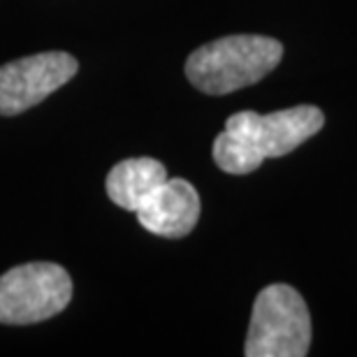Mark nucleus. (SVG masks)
Returning a JSON list of instances; mask_svg holds the SVG:
<instances>
[{
    "mask_svg": "<svg viewBox=\"0 0 357 357\" xmlns=\"http://www.w3.org/2000/svg\"><path fill=\"white\" fill-rule=\"evenodd\" d=\"M325 116L313 105L274 114L237 112L213 142V160L227 174H251L267 158H281L320 132Z\"/></svg>",
    "mask_w": 357,
    "mask_h": 357,
    "instance_id": "obj_1",
    "label": "nucleus"
},
{
    "mask_svg": "<svg viewBox=\"0 0 357 357\" xmlns=\"http://www.w3.org/2000/svg\"><path fill=\"white\" fill-rule=\"evenodd\" d=\"M283 59V45L267 35H227L195 49L185 61V77L209 96L246 89L267 77Z\"/></svg>",
    "mask_w": 357,
    "mask_h": 357,
    "instance_id": "obj_2",
    "label": "nucleus"
},
{
    "mask_svg": "<svg viewBox=\"0 0 357 357\" xmlns=\"http://www.w3.org/2000/svg\"><path fill=\"white\" fill-rule=\"evenodd\" d=\"M311 348V316L302 295L285 283L267 285L253 304L244 353L248 357H304Z\"/></svg>",
    "mask_w": 357,
    "mask_h": 357,
    "instance_id": "obj_3",
    "label": "nucleus"
},
{
    "mask_svg": "<svg viewBox=\"0 0 357 357\" xmlns=\"http://www.w3.org/2000/svg\"><path fill=\"white\" fill-rule=\"evenodd\" d=\"M73 278L56 262H26L0 276V323L35 325L66 309Z\"/></svg>",
    "mask_w": 357,
    "mask_h": 357,
    "instance_id": "obj_4",
    "label": "nucleus"
},
{
    "mask_svg": "<svg viewBox=\"0 0 357 357\" xmlns=\"http://www.w3.org/2000/svg\"><path fill=\"white\" fill-rule=\"evenodd\" d=\"M75 56L68 52H42L0 66V116L17 114L40 105L77 75Z\"/></svg>",
    "mask_w": 357,
    "mask_h": 357,
    "instance_id": "obj_5",
    "label": "nucleus"
},
{
    "mask_svg": "<svg viewBox=\"0 0 357 357\" xmlns=\"http://www.w3.org/2000/svg\"><path fill=\"white\" fill-rule=\"evenodd\" d=\"M137 213L139 225L158 237L178 239L192 232L199 218V195L185 178H167Z\"/></svg>",
    "mask_w": 357,
    "mask_h": 357,
    "instance_id": "obj_6",
    "label": "nucleus"
},
{
    "mask_svg": "<svg viewBox=\"0 0 357 357\" xmlns=\"http://www.w3.org/2000/svg\"><path fill=\"white\" fill-rule=\"evenodd\" d=\"M167 181V169L155 158H126L107 174V195L126 211H137Z\"/></svg>",
    "mask_w": 357,
    "mask_h": 357,
    "instance_id": "obj_7",
    "label": "nucleus"
}]
</instances>
